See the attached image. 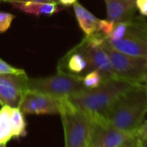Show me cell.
Instances as JSON below:
<instances>
[{"instance_id":"cell-1","label":"cell","mask_w":147,"mask_h":147,"mask_svg":"<svg viewBox=\"0 0 147 147\" xmlns=\"http://www.w3.org/2000/svg\"><path fill=\"white\" fill-rule=\"evenodd\" d=\"M147 113V99L143 84H133L109 107L102 120L125 131H135Z\"/></svg>"},{"instance_id":"cell-2","label":"cell","mask_w":147,"mask_h":147,"mask_svg":"<svg viewBox=\"0 0 147 147\" xmlns=\"http://www.w3.org/2000/svg\"><path fill=\"white\" fill-rule=\"evenodd\" d=\"M132 85L117 78H108L103 80L99 87L85 88L68 100L75 107L89 115L94 122H100L113 101Z\"/></svg>"},{"instance_id":"cell-3","label":"cell","mask_w":147,"mask_h":147,"mask_svg":"<svg viewBox=\"0 0 147 147\" xmlns=\"http://www.w3.org/2000/svg\"><path fill=\"white\" fill-rule=\"evenodd\" d=\"M65 138V147H88L94 120L85 112L66 100L60 113Z\"/></svg>"},{"instance_id":"cell-4","label":"cell","mask_w":147,"mask_h":147,"mask_svg":"<svg viewBox=\"0 0 147 147\" xmlns=\"http://www.w3.org/2000/svg\"><path fill=\"white\" fill-rule=\"evenodd\" d=\"M28 89L47 94L61 99H68L86 88L82 77L57 72L49 77L28 78Z\"/></svg>"},{"instance_id":"cell-5","label":"cell","mask_w":147,"mask_h":147,"mask_svg":"<svg viewBox=\"0 0 147 147\" xmlns=\"http://www.w3.org/2000/svg\"><path fill=\"white\" fill-rule=\"evenodd\" d=\"M105 49L110 57L114 78L131 84H142L147 76V59L129 55L111 48L107 41Z\"/></svg>"},{"instance_id":"cell-6","label":"cell","mask_w":147,"mask_h":147,"mask_svg":"<svg viewBox=\"0 0 147 147\" xmlns=\"http://www.w3.org/2000/svg\"><path fill=\"white\" fill-rule=\"evenodd\" d=\"M106 36L95 32L88 37H85L76 47L85 55L89 72L98 70L105 79L114 78L110 57L105 49Z\"/></svg>"},{"instance_id":"cell-7","label":"cell","mask_w":147,"mask_h":147,"mask_svg":"<svg viewBox=\"0 0 147 147\" xmlns=\"http://www.w3.org/2000/svg\"><path fill=\"white\" fill-rule=\"evenodd\" d=\"M128 28L123 38L107 44L121 53L147 59V23L140 17L128 20ZM107 41V40H106Z\"/></svg>"},{"instance_id":"cell-8","label":"cell","mask_w":147,"mask_h":147,"mask_svg":"<svg viewBox=\"0 0 147 147\" xmlns=\"http://www.w3.org/2000/svg\"><path fill=\"white\" fill-rule=\"evenodd\" d=\"M67 99L57 98L47 94L27 90L18 108L24 114H59Z\"/></svg>"},{"instance_id":"cell-9","label":"cell","mask_w":147,"mask_h":147,"mask_svg":"<svg viewBox=\"0 0 147 147\" xmlns=\"http://www.w3.org/2000/svg\"><path fill=\"white\" fill-rule=\"evenodd\" d=\"M28 78L25 71L0 75V106L18 107L28 90Z\"/></svg>"},{"instance_id":"cell-10","label":"cell","mask_w":147,"mask_h":147,"mask_svg":"<svg viewBox=\"0 0 147 147\" xmlns=\"http://www.w3.org/2000/svg\"><path fill=\"white\" fill-rule=\"evenodd\" d=\"M135 137V131H125L104 123L94 122L88 147H119Z\"/></svg>"},{"instance_id":"cell-11","label":"cell","mask_w":147,"mask_h":147,"mask_svg":"<svg viewBox=\"0 0 147 147\" xmlns=\"http://www.w3.org/2000/svg\"><path fill=\"white\" fill-rule=\"evenodd\" d=\"M57 72L83 77L89 72L88 63L82 52L75 47L59 61Z\"/></svg>"},{"instance_id":"cell-12","label":"cell","mask_w":147,"mask_h":147,"mask_svg":"<svg viewBox=\"0 0 147 147\" xmlns=\"http://www.w3.org/2000/svg\"><path fill=\"white\" fill-rule=\"evenodd\" d=\"M107 19L119 23L131 18L137 10L136 0H104Z\"/></svg>"},{"instance_id":"cell-13","label":"cell","mask_w":147,"mask_h":147,"mask_svg":"<svg viewBox=\"0 0 147 147\" xmlns=\"http://www.w3.org/2000/svg\"><path fill=\"white\" fill-rule=\"evenodd\" d=\"M13 8L24 13L35 16H51L59 12L61 8L58 3H38V2H11Z\"/></svg>"},{"instance_id":"cell-14","label":"cell","mask_w":147,"mask_h":147,"mask_svg":"<svg viewBox=\"0 0 147 147\" xmlns=\"http://www.w3.org/2000/svg\"><path fill=\"white\" fill-rule=\"evenodd\" d=\"M73 5L78 24L82 32L85 34V37H88L97 32L100 19H98L93 13L88 11L78 1Z\"/></svg>"},{"instance_id":"cell-15","label":"cell","mask_w":147,"mask_h":147,"mask_svg":"<svg viewBox=\"0 0 147 147\" xmlns=\"http://www.w3.org/2000/svg\"><path fill=\"white\" fill-rule=\"evenodd\" d=\"M11 107L9 106H2L0 109V144H7L11 138H16L10 117Z\"/></svg>"},{"instance_id":"cell-16","label":"cell","mask_w":147,"mask_h":147,"mask_svg":"<svg viewBox=\"0 0 147 147\" xmlns=\"http://www.w3.org/2000/svg\"><path fill=\"white\" fill-rule=\"evenodd\" d=\"M10 117L16 138L24 137L26 134V121L23 112L18 107H11Z\"/></svg>"},{"instance_id":"cell-17","label":"cell","mask_w":147,"mask_h":147,"mask_svg":"<svg viewBox=\"0 0 147 147\" xmlns=\"http://www.w3.org/2000/svg\"><path fill=\"white\" fill-rule=\"evenodd\" d=\"M104 78L98 70H92L82 77V82L86 88H95L100 85Z\"/></svg>"},{"instance_id":"cell-18","label":"cell","mask_w":147,"mask_h":147,"mask_svg":"<svg viewBox=\"0 0 147 147\" xmlns=\"http://www.w3.org/2000/svg\"><path fill=\"white\" fill-rule=\"evenodd\" d=\"M128 20L127 21H123V22H119L115 23V25L113 27V30L110 33V35L106 38L107 42H113L116 41L120 40L121 38L124 37V36L126 33L127 28H128Z\"/></svg>"},{"instance_id":"cell-19","label":"cell","mask_w":147,"mask_h":147,"mask_svg":"<svg viewBox=\"0 0 147 147\" xmlns=\"http://www.w3.org/2000/svg\"><path fill=\"white\" fill-rule=\"evenodd\" d=\"M14 18L15 16L13 14L0 11V34L5 33L10 29Z\"/></svg>"},{"instance_id":"cell-20","label":"cell","mask_w":147,"mask_h":147,"mask_svg":"<svg viewBox=\"0 0 147 147\" xmlns=\"http://www.w3.org/2000/svg\"><path fill=\"white\" fill-rule=\"evenodd\" d=\"M114 25H115V23H113V22H112V21H110L108 19L100 20L99 24H98L97 32L100 33L101 35H103L107 38L110 35L112 30H113Z\"/></svg>"},{"instance_id":"cell-21","label":"cell","mask_w":147,"mask_h":147,"mask_svg":"<svg viewBox=\"0 0 147 147\" xmlns=\"http://www.w3.org/2000/svg\"><path fill=\"white\" fill-rule=\"evenodd\" d=\"M24 70L15 67L0 58V75H5V74H16V73H21Z\"/></svg>"},{"instance_id":"cell-22","label":"cell","mask_w":147,"mask_h":147,"mask_svg":"<svg viewBox=\"0 0 147 147\" xmlns=\"http://www.w3.org/2000/svg\"><path fill=\"white\" fill-rule=\"evenodd\" d=\"M136 136L139 139L147 138V120H144L135 131Z\"/></svg>"},{"instance_id":"cell-23","label":"cell","mask_w":147,"mask_h":147,"mask_svg":"<svg viewBox=\"0 0 147 147\" xmlns=\"http://www.w3.org/2000/svg\"><path fill=\"white\" fill-rule=\"evenodd\" d=\"M136 7L142 16L147 17V0H136Z\"/></svg>"},{"instance_id":"cell-24","label":"cell","mask_w":147,"mask_h":147,"mask_svg":"<svg viewBox=\"0 0 147 147\" xmlns=\"http://www.w3.org/2000/svg\"><path fill=\"white\" fill-rule=\"evenodd\" d=\"M119 147H139V139L138 137H135L134 138L127 141Z\"/></svg>"},{"instance_id":"cell-25","label":"cell","mask_w":147,"mask_h":147,"mask_svg":"<svg viewBox=\"0 0 147 147\" xmlns=\"http://www.w3.org/2000/svg\"><path fill=\"white\" fill-rule=\"evenodd\" d=\"M4 2H38V3H53L51 0H3Z\"/></svg>"},{"instance_id":"cell-26","label":"cell","mask_w":147,"mask_h":147,"mask_svg":"<svg viewBox=\"0 0 147 147\" xmlns=\"http://www.w3.org/2000/svg\"><path fill=\"white\" fill-rule=\"evenodd\" d=\"M77 1L78 0H58V4L61 5L62 6H70Z\"/></svg>"},{"instance_id":"cell-27","label":"cell","mask_w":147,"mask_h":147,"mask_svg":"<svg viewBox=\"0 0 147 147\" xmlns=\"http://www.w3.org/2000/svg\"><path fill=\"white\" fill-rule=\"evenodd\" d=\"M139 147H147V138L139 139Z\"/></svg>"},{"instance_id":"cell-28","label":"cell","mask_w":147,"mask_h":147,"mask_svg":"<svg viewBox=\"0 0 147 147\" xmlns=\"http://www.w3.org/2000/svg\"><path fill=\"white\" fill-rule=\"evenodd\" d=\"M143 86L144 88V90H145V94H146V99H147V76L144 78V82H143Z\"/></svg>"},{"instance_id":"cell-29","label":"cell","mask_w":147,"mask_h":147,"mask_svg":"<svg viewBox=\"0 0 147 147\" xmlns=\"http://www.w3.org/2000/svg\"><path fill=\"white\" fill-rule=\"evenodd\" d=\"M0 147H7V144H1Z\"/></svg>"},{"instance_id":"cell-30","label":"cell","mask_w":147,"mask_h":147,"mask_svg":"<svg viewBox=\"0 0 147 147\" xmlns=\"http://www.w3.org/2000/svg\"><path fill=\"white\" fill-rule=\"evenodd\" d=\"M51 2H53V3H58V0H51Z\"/></svg>"},{"instance_id":"cell-31","label":"cell","mask_w":147,"mask_h":147,"mask_svg":"<svg viewBox=\"0 0 147 147\" xmlns=\"http://www.w3.org/2000/svg\"><path fill=\"white\" fill-rule=\"evenodd\" d=\"M0 1H3V0H0Z\"/></svg>"}]
</instances>
